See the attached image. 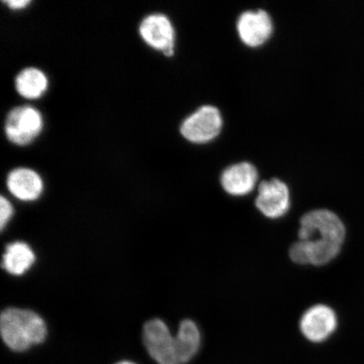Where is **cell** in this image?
Masks as SVG:
<instances>
[{
	"label": "cell",
	"mask_w": 364,
	"mask_h": 364,
	"mask_svg": "<svg viewBox=\"0 0 364 364\" xmlns=\"http://www.w3.org/2000/svg\"><path fill=\"white\" fill-rule=\"evenodd\" d=\"M299 240L291 245V260L299 265L321 267L338 256L346 237L343 221L327 209L309 211L300 218Z\"/></svg>",
	"instance_id": "6da1fadb"
},
{
	"label": "cell",
	"mask_w": 364,
	"mask_h": 364,
	"mask_svg": "<svg viewBox=\"0 0 364 364\" xmlns=\"http://www.w3.org/2000/svg\"><path fill=\"white\" fill-rule=\"evenodd\" d=\"M0 333L7 347L15 352H25L43 343L48 328L38 314L30 309L7 308L0 316Z\"/></svg>",
	"instance_id": "7a4b0ae2"
},
{
	"label": "cell",
	"mask_w": 364,
	"mask_h": 364,
	"mask_svg": "<svg viewBox=\"0 0 364 364\" xmlns=\"http://www.w3.org/2000/svg\"><path fill=\"white\" fill-rule=\"evenodd\" d=\"M224 119L220 109L204 105L186 117L180 127L184 138L193 144H207L221 134Z\"/></svg>",
	"instance_id": "3957f363"
},
{
	"label": "cell",
	"mask_w": 364,
	"mask_h": 364,
	"mask_svg": "<svg viewBox=\"0 0 364 364\" xmlns=\"http://www.w3.org/2000/svg\"><path fill=\"white\" fill-rule=\"evenodd\" d=\"M42 114L29 105L13 108L8 113L4 131L9 140L17 145L33 142L42 132Z\"/></svg>",
	"instance_id": "277c9868"
},
{
	"label": "cell",
	"mask_w": 364,
	"mask_h": 364,
	"mask_svg": "<svg viewBox=\"0 0 364 364\" xmlns=\"http://www.w3.org/2000/svg\"><path fill=\"white\" fill-rule=\"evenodd\" d=\"M143 339L149 356L158 364H180L176 336H173L165 322L153 318L145 323Z\"/></svg>",
	"instance_id": "5b68a950"
},
{
	"label": "cell",
	"mask_w": 364,
	"mask_h": 364,
	"mask_svg": "<svg viewBox=\"0 0 364 364\" xmlns=\"http://www.w3.org/2000/svg\"><path fill=\"white\" fill-rule=\"evenodd\" d=\"M273 21L269 13L262 9L248 10L240 14L236 21L239 38L250 48L265 44L273 33Z\"/></svg>",
	"instance_id": "8992f818"
},
{
	"label": "cell",
	"mask_w": 364,
	"mask_h": 364,
	"mask_svg": "<svg viewBox=\"0 0 364 364\" xmlns=\"http://www.w3.org/2000/svg\"><path fill=\"white\" fill-rule=\"evenodd\" d=\"M139 31L150 47L162 51L167 57L174 54L176 31L169 17L161 13L151 14L141 21Z\"/></svg>",
	"instance_id": "52a82bcc"
},
{
	"label": "cell",
	"mask_w": 364,
	"mask_h": 364,
	"mask_svg": "<svg viewBox=\"0 0 364 364\" xmlns=\"http://www.w3.org/2000/svg\"><path fill=\"white\" fill-rule=\"evenodd\" d=\"M255 203L258 210L271 220L284 217L291 206L289 188L279 178L263 181Z\"/></svg>",
	"instance_id": "ba28073f"
},
{
	"label": "cell",
	"mask_w": 364,
	"mask_h": 364,
	"mask_svg": "<svg viewBox=\"0 0 364 364\" xmlns=\"http://www.w3.org/2000/svg\"><path fill=\"white\" fill-rule=\"evenodd\" d=\"M299 327L304 338L312 343H322L334 333L338 327V316L331 307L316 304L304 313Z\"/></svg>",
	"instance_id": "9c48e42d"
},
{
	"label": "cell",
	"mask_w": 364,
	"mask_h": 364,
	"mask_svg": "<svg viewBox=\"0 0 364 364\" xmlns=\"http://www.w3.org/2000/svg\"><path fill=\"white\" fill-rule=\"evenodd\" d=\"M258 178L257 167L248 161H241L223 171L220 184L228 194L241 197L256 188Z\"/></svg>",
	"instance_id": "30bf717a"
},
{
	"label": "cell",
	"mask_w": 364,
	"mask_h": 364,
	"mask_svg": "<svg viewBox=\"0 0 364 364\" xmlns=\"http://www.w3.org/2000/svg\"><path fill=\"white\" fill-rule=\"evenodd\" d=\"M7 186L14 197L29 202L38 199L43 193V181L35 171L29 168H16L9 173Z\"/></svg>",
	"instance_id": "8fae6325"
},
{
	"label": "cell",
	"mask_w": 364,
	"mask_h": 364,
	"mask_svg": "<svg viewBox=\"0 0 364 364\" xmlns=\"http://www.w3.org/2000/svg\"><path fill=\"white\" fill-rule=\"evenodd\" d=\"M176 343L179 363L185 364L192 360L201 345V333L197 324L191 320L181 321Z\"/></svg>",
	"instance_id": "7c38bea8"
},
{
	"label": "cell",
	"mask_w": 364,
	"mask_h": 364,
	"mask_svg": "<svg viewBox=\"0 0 364 364\" xmlns=\"http://www.w3.org/2000/svg\"><path fill=\"white\" fill-rule=\"evenodd\" d=\"M35 260V254L29 245L18 241L7 245L2 267L11 274L20 276L33 265Z\"/></svg>",
	"instance_id": "4fadbf2b"
},
{
	"label": "cell",
	"mask_w": 364,
	"mask_h": 364,
	"mask_svg": "<svg viewBox=\"0 0 364 364\" xmlns=\"http://www.w3.org/2000/svg\"><path fill=\"white\" fill-rule=\"evenodd\" d=\"M17 92L26 99H38L48 89V80L38 68H26L16 77Z\"/></svg>",
	"instance_id": "5bb4252c"
},
{
	"label": "cell",
	"mask_w": 364,
	"mask_h": 364,
	"mask_svg": "<svg viewBox=\"0 0 364 364\" xmlns=\"http://www.w3.org/2000/svg\"><path fill=\"white\" fill-rule=\"evenodd\" d=\"M14 215V209L8 199L0 198V229L3 231Z\"/></svg>",
	"instance_id": "9a60e30c"
},
{
	"label": "cell",
	"mask_w": 364,
	"mask_h": 364,
	"mask_svg": "<svg viewBox=\"0 0 364 364\" xmlns=\"http://www.w3.org/2000/svg\"><path fill=\"white\" fill-rule=\"evenodd\" d=\"M7 6L14 10L24 8L31 3V0H4Z\"/></svg>",
	"instance_id": "2e32d148"
},
{
	"label": "cell",
	"mask_w": 364,
	"mask_h": 364,
	"mask_svg": "<svg viewBox=\"0 0 364 364\" xmlns=\"http://www.w3.org/2000/svg\"><path fill=\"white\" fill-rule=\"evenodd\" d=\"M116 364H136L133 362H130V361H121L119 363H117Z\"/></svg>",
	"instance_id": "e0dca14e"
}]
</instances>
